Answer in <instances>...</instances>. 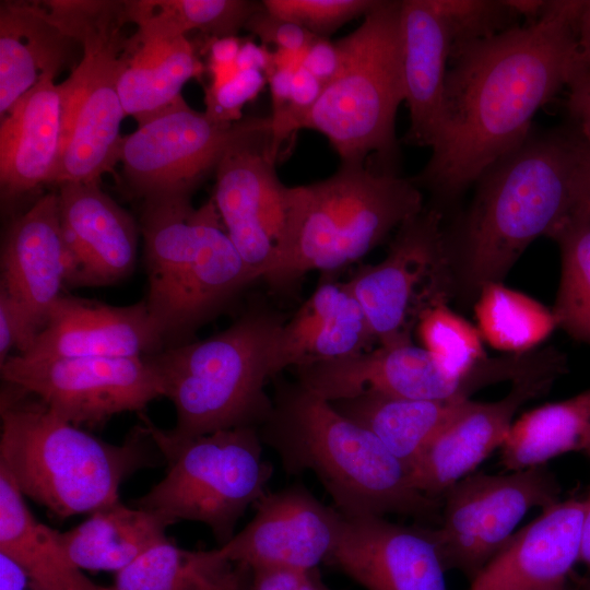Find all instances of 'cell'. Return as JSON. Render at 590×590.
<instances>
[{
    "label": "cell",
    "instance_id": "cell-21",
    "mask_svg": "<svg viewBox=\"0 0 590 590\" xmlns=\"http://www.w3.org/2000/svg\"><path fill=\"white\" fill-rule=\"evenodd\" d=\"M163 350L145 299L111 306L63 294L27 351L16 355L31 359L146 357Z\"/></svg>",
    "mask_w": 590,
    "mask_h": 590
},
{
    "label": "cell",
    "instance_id": "cell-38",
    "mask_svg": "<svg viewBox=\"0 0 590 590\" xmlns=\"http://www.w3.org/2000/svg\"><path fill=\"white\" fill-rule=\"evenodd\" d=\"M378 0H264L271 14L328 38L349 21L366 15Z\"/></svg>",
    "mask_w": 590,
    "mask_h": 590
},
{
    "label": "cell",
    "instance_id": "cell-14",
    "mask_svg": "<svg viewBox=\"0 0 590 590\" xmlns=\"http://www.w3.org/2000/svg\"><path fill=\"white\" fill-rule=\"evenodd\" d=\"M0 373L3 382L33 393L79 427L98 428L123 412L144 413L163 397L149 356L31 359L13 354Z\"/></svg>",
    "mask_w": 590,
    "mask_h": 590
},
{
    "label": "cell",
    "instance_id": "cell-3",
    "mask_svg": "<svg viewBox=\"0 0 590 590\" xmlns=\"http://www.w3.org/2000/svg\"><path fill=\"white\" fill-rule=\"evenodd\" d=\"M258 432L287 473H314L341 514H392L439 524L441 499L416 489L405 465L374 434L297 380L276 384Z\"/></svg>",
    "mask_w": 590,
    "mask_h": 590
},
{
    "label": "cell",
    "instance_id": "cell-37",
    "mask_svg": "<svg viewBox=\"0 0 590 590\" xmlns=\"http://www.w3.org/2000/svg\"><path fill=\"white\" fill-rule=\"evenodd\" d=\"M434 1L447 20L451 34V51L517 26L510 23L518 15L507 0Z\"/></svg>",
    "mask_w": 590,
    "mask_h": 590
},
{
    "label": "cell",
    "instance_id": "cell-33",
    "mask_svg": "<svg viewBox=\"0 0 590 590\" xmlns=\"http://www.w3.org/2000/svg\"><path fill=\"white\" fill-rule=\"evenodd\" d=\"M232 566L220 547L190 551L166 539L117 571L106 590H212Z\"/></svg>",
    "mask_w": 590,
    "mask_h": 590
},
{
    "label": "cell",
    "instance_id": "cell-9",
    "mask_svg": "<svg viewBox=\"0 0 590 590\" xmlns=\"http://www.w3.org/2000/svg\"><path fill=\"white\" fill-rule=\"evenodd\" d=\"M141 424L167 464L164 477L135 507L156 511L174 523L206 526L219 546L228 543L250 505L268 491L273 467L262 456L256 427H237L184 438L157 427L144 414Z\"/></svg>",
    "mask_w": 590,
    "mask_h": 590
},
{
    "label": "cell",
    "instance_id": "cell-50",
    "mask_svg": "<svg viewBox=\"0 0 590 590\" xmlns=\"http://www.w3.org/2000/svg\"><path fill=\"white\" fill-rule=\"evenodd\" d=\"M585 453L590 460V445ZM590 573V489L585 497L580 560Z\"/></svg>",
    "mask_w": 590,
    "mask_h": 590
},
{
    "label": "cell",
    "instance_id": "cell-34",
    "mask_svg": "<svg viewBox=\"0 0 590 590\" xmlns=\"http://www.w3.org/2000/svg\"><path fill=\"white\" fill-rule=\"evenodd\" d=\"M547 237L560 251V280L552 310L557 327L590 343V200H583Z\"/></svg>",
    "mask_w": 590,
    "mask_h": 590
},
{
    "label": "cell",
    "instance_id": "cell-6",
    "mask_svg": "<svg viewBox=\"0 0 590 590\" xmlns=\"http://www.w3.org/2000/svg\"><path fill=\"white\" fill-rule=\"evenodd\" d=\"M424 208L410 178L364 164H341L330 177L287 187V217L278 259L262 281L294 290L309 272L349 266Z\"/></svg>",
    "mask_w": 590,
    "mask_h": 590
},
{
    "label": "cell",
    "instance_id": "cell-11",
    "mask_svg": "<svg viewBox=\"0 0 590 590\" xmlns=\"http://www.w3.org/2000/svg\"><path fill=\"white\" fill-rule=\"evenodd\" d=\"M444 213L427 205L397 229L384 260L345 282L382 346L411 343L422 316L457 293Z\"/></svg>",
    "mask_w": 590,
    "mask_h": 590
},
{
    "label": "cell",
    "instance_id": "cell-52",
    "mask_svg": "<svg viewBox=\"0 0 590 590\" xmlns=\"http://www.w3.org/2000/svg\"><path fill=\"white\" fill-rule=\"evenodd\" d=\"M26 590H43L39 586H37L31 578V582Z\"/></svg>",
    "mask_w": 590,
    "mask_h": 590
},
{
    "label": "cell",
    "instance_id": "cell-29",
    "mask_svg": "<svg viewBox=\"0 0 590 590\" xmlns=\"http://www.w3.org/2000/svg\"><path fill=\"white\" fill-rule=\"evenodd\" d=\"M57 532L35 518L0 464V553L16 560L43 590H106L71 562Z\"/></svg>",
    "mask_w": 590,
    "mask_h": 590
},
{
    "label": "cell",
    "instance_id": "cell-16",
    "mask_svg": "<svg viewBox=\"0 0 590 590\" xmlns=\"http://www.w3.org/2000/svg\"><path fill=\"white\" fill-rule=\"evenodd\" d=\"M245 528L220 547L233 564L250 569H318L337 543L342 514L320 502L305 485L267 491Z\"/></svg>",
    "mask_w": 590,
    "mask_h": 590
},
{
    "label": "cell",
    "instance_id": "cell-23",
    "mask_svg": "<svg viewBox=\"0 0 590 590\" xmlns=\"http://www.w3.org/2000/svg\"><path fill=\"white\" fill-rule=\"evenodd\" d=\"M376 342L366 315L347 285L323 280L285 320L274 346L276 373L354 356Z\"/></svg>",
    "mask_w": 590,
    "mask_h": 590
},
{
    "label": "cell",
    "instance_id": "cell-55",
    "mask_svg": "<svg viewBox=\"0 0 590 590\" xmlns=\"http://www.w3.org/2000/svg\"><path fill=\"white\" fill-rule=\"evenodd\" d=\"M332 590V589H331Z\"/></svg>",
    "mask_w": 590,
    "mask_h": 590
},
{
    "label": "cell",
    "instance_id": "cell-13",
    "mask_svg": "<svg viewBox=\"0 0 590 590\" xmlns=\"http://www.w3.org/2000/svg\"><path fill=\"white\" fill-rule=\"evenodd\" d=\"M271 132V117L216 122L182 99L122 137L119 161L131 188L144 199L189 194L225 154Z\"/></svg>",
    "mask_w": 590,
    "mask_h": 590
},
{
    "label": "cell",
    "instance_id": "cell-40",
    "mask_svg": "<svg viewBox=\"0 0 590 590\" xmlns=\"http://www.w3.org/2000/svg\"><path fill=\"white\" fill-rule=\"evenodd\" d=\"M245 28L257 35L263 44L292 51L306 50L318 38L304 27L271 14L263 4L251 15Z\"/></svg>",
    "mask_w": 590,
    "mask_h": 590
},
{
    "label": "cell",
    "instance_id": "cell-15",
    "mask_svg": "<svg viewBox=\"0 0 590 590\" xmlns=\"http://www.w3.org/2000/svg\"><path fill=\"white\" fill-rule=\"evenodd\" d=\"M271 132L229 150L215 169L213 201L256 280L274 266L287 217V187L275 172Z\"/></svg>",
    "mask_w": 590,
    "mask_h": 590
},
{
    "label": "cell",
    "instance_id": "cell-44",
    "mask_svg": "<svg viewBox=\"0 0 590 590\" xmlns=\"http://www.w3.org/2000/svg\"><path fill=\"white\" fill-rule=\"evenodd\" d=\"M20 343L19 319L9 297L0 291V365L12 356L13 350L19 352Z\"/></svg>",
    "mask_w": 590,
    "mask_h": 590
},
{
    "label": "cell",
    "instance_id": "cell-8",
    "mask_svg": "<svg viewBox=\"0 0 590 590\" xmlns=\"http://www.w3.org/2000/svg\"><path fill=\"white\" fill-rule=\"evenodd\" d=\"M402 0H378L351 34L335 42L341 64L302 128L322 133L341 164H364L394 172L399 145L394 131L404 101Z\"/></svg>",
    "mask_w": 590,
    "mask_h": 590
},
{
    "label": "cell",
    "instance_id": "cell-35",
    "mask_svg": "<svg viewBox=\"0 0 590 590\" xmlns=\"http://www.w3.org/2000/svg\"><path fill=\"white\" fill-rule=\"evenodd\" d=\"M476 299L477 330L482 339L499 351L530 352L557 327L552 310L502 282L485 285Z\"/></svg>",
    "mask_w": 590,
    "mask_h": 590
},
{
    "label": "cell",
    "instance_id": "cell-43",
    "mask_svg": "<svg viewBox=\"0 0 590 590\" xmlns=\"http://www.w3.org/2000/svg\"><path fill=\"white\" fill-rule=\"evenodd\" d=\"M568 87L567 109L574 132L590 146V78L575 80Z\"/></svg>",
    "mask_w": 590,
    "mask_h": 590
},
{
    "label": "cell",
    "instance_id": "cell-49",
    "mask_svg": "<svg viewBox=\"0 0 590 590\" xmlns=\"http://www.w3.org/2000/svg\"><path fill=\"white\" fill-rule=\"evenodd\" d=\"M307 49L302 51H292L285 49H276L272 52L273 70H287L295 72L303 66Z\"/></svg>",
    "mask_w": 590,
    "mask_h": 590
},
{
    "label": "cell",
    "instance_id": "cell-45",
    "mask_svg": "<svg viewBox=\"0 0 590 590\" xmlns=\"http://www.w3.org/2000/svg\"><path fill=\"white\" fill-rule=\"evenodd\" d=\"M583 78H590V0L585 2L578 21L569 83Z\"/></svg>",
    "mask_w": 590,
    "mask_h": 590
},
{
    "label": "cell",
    "instance_id": "cell-19",
    "mask_svg": "<svg viewBox=\"0 0 590 590\" xmlns=\"http://www.w3.org/2000/svg\"><path fill=\"white\" fill-rule=\"evenodd\" d=\"M69 268L67 286H107L129 276L140 227L99 182H64L58 191Z\"/></svg>",
    "mask_w": 590,
    "mask_h": 590
},
{
    "label": "cell",
    "instance_id": "cell-20",
    "mask_svg": "<svg viewBox=\"0 0 590 590\" xmlns=\"http://www.w3.org/2000/svg\"><path fill=\"white\" fill-rule=\"evenodd\" d=\"M555 379L539 376L518 380L496 401L464 400L410 470L413 486L441 499L449 487L500 448L517 411L548 391Z\"/></svg>",
    "mask_w": 590,
    "mask_h": 590
},
{
    "label": "cell",
    "instance_id": "cell-17",
    "mask_svg": "<svg viewBox=\"0 0 590 590\" xmlns=\"http://www.w3.org/2000/svg\"><path fill=\"white\" fill-rule=\"evenodd\" d=\"M326 564L365 590H448L434 528L405 526L386 516L342 514Z\"/></svg>",
    "mask_w": 590,
    "mask_h": 590
},
{
    "label": "cell",
    "instance_id": "cell-12",
    "mask_svg": "<svg viewBox=\"0 0 590 590\" xmlns=\"http://www.w3.org/2000/svg\"><path fill=\"white\" fill-rule=\"evenodd\" d=\"M560 487L545 467L507 474H469L441 496L434 528L441 560L473 580L514 535L529 510L557 503Z\"/></svg>",
    "mask_w": 590,
    "mask_h": 590
},
{
    "label": "cell",
    "instance_id": "cell-7",
    "mask_svg": "<svg viewBox=\"0 0 590 590\" xmlns=\"http://www.w3.org/2000/svg\"><path fill=\"white\" fill-rule=\"evenodd\" d=\"M284 317L256 306L204 340L149 356L176 411L174 435L189 438L237 427L259 428L272 399L266 385L278 373L274 346Z\"/></svg>",
    "mask_w": 590,
    "mask_h": 590
},
{
    "label": "cell",
    "instance_id": "cell-53",
    "mask_svg": "<svg viewBox=\"0 0 590 590\" xmlns=\"http://www.w3.org/2000/svg\"><path fill=\"white\" fill-rule=\"evenodd\" d=\"M583 588H585V590H590V577H589L588 580L586 581Z\"/></svg>",
    "mask_w": 590,
    "mask_h": 590
},
{
    "label": "cell",
    "instance_id": "cell-47",
    "mask_svg": "<svg viewBox=\"0 0 590 590\" xmlns=\"http://www.w3.org/2000/svg\"><path fill=\"white\" fill-rule=\"evenodd\" d=\"M252 571L241 564H233L229 571L212 590H250Z\"/></svg>",
    "mask_w": 590,
    "mask_h": 590
},
{
    "label": "cell",
    "instance_id": "cell-42",
    "mask_svg": "<svg viewBox=\"0 0 590 590\" xmlns=\"http://www.w3.org/2000/svg\"><path fill=\"white\" fill-rule=\"evenodd\" d=\"M341 64L337 43L318 37L307 49L303 67L320 83L327 85L339 72Z\"/></svg>",
    "mask_w": 590,
    "mask_h": 590
},
{
    "label": "cell",
    "instance_id": "cell-46",
    "mask_svg": "<svg viewBox=\"0 0 590 590\" xmlns=\"http://www.w3.org/2000/svg\"><path fill=\"white\" fill-rule=\"evenodd\" d=\"M236 63L239 69H258L266 76L273 71L272 52L252 42L241 43Z\"/></svg>",
    "mask_w": 590,
    "mask_h": 590
},
{
    "label": "cell",
    "instance_id": "cell-2",
    "mask_svg": "<svg viewBox=\"0 0 590 590\" xmlns=\"http://www.w3.org/2000/svg\"><path fill=\"white\" fill-rule=\"evenodd\" d=\"M575 132H531L488 166L457 228L446 233L457 292L477 297L502 282L523 251L587 198L577 172Z\"/></svg>",
    "mask_w": 590,
    "mask_h": 590
},
{
    "label": "cell",
    "instance_id": "cell-22",
    "mask_svg": "<svg viewBox=\"0 0 590 590\" xmlns=\"http://www.w3.org/2000/svg\"><path fill=\"white\" fill-rule=\"evenodd\" d=\"M585 498L558 500L516 531L470 590H562L580 560Z\"/></svg>",
    "mask_w": 590,
    "mask_h": 590
},
{
    "label": "cell",
    "instance_id": "cell-27",
    "mask_svg": "<svg viewBox=\"0 0 590 590\" xmlns=\"http://www.w3.org/2000/svg\"><path fill=\"white\" fill-rule=\"evenodd\" d=\"M203 70L186 36L160 38L134 33L122 54L118 93L126 113L141 126L182 101L187 81Z\"/></svg>",
    "mask_w": 590,
    "mask_h": 590
},
{
    "label": "cell",
    "instance_id": "cell-25",
    "mask_svg": "<svg viewBox=\"0 0 590 590\" xmlns=\"http://www.w3.org/2000/svg\"><path fill=\"white\" fill-rule=\"evenodd\" d=\"M404 101L410 125L404 143L432 148L442 107L451 34L434 0H402Z\"/></svg>",
    "mask_w": 590,
    "mask_h": 590
},
{
    "label": "cell",
    "instance_id": "cell-36",
    "mask_svg": "<svg viewBox=\"0 0 590 590\" xmlns=\"http://www.w3.org/2000/svg\"><path fill=\"white\" fill-rule=\"evenodd\" d=\"M415 332L423 349L450 376L479 377L489 385L505 380L503 362L485 355L477 328L453 312L447 304L427 310Z\"/></svg>",
    "mask_w": 590,
    "mask_h": 590
},
{
    "label": "cell",
    "instance_id": "cell-26",
    "mask_svg": "<svg viewBox=\"0 0 590 590\" xmlns=\"http://www.w3.org/2000/svg\"><path fill=\"white\" fill-rule=\"evenodd\" d=\"M40 2L1 1L0 117L46 78H56L71 43Z\"/></svg>",
    "mask_w": 590,
    "mask_h": 590
},
{
    "label": "cell",
    "instance_id": "cell-18",
    "mask_svg": "<svg viewBox=\"0 0 590 590\" xmlns=\"http://www.w3.org/2000/svg\"><path fill=\"white\" fill-rule=\"evenodd\" d=\"M69 255L62 233L58 193L40 197L10 225L1 249L0 291L20 323L16 354L27 351L46 324L67 286Z\"/></svg>",
    "mask_w": 590,
    "mask_h": 590
},
{
    "label": "cell",
    "instance_id": "cell-31",
    "mask_svg": "<svg viewBox=\"0 0 590 590\" xmlns=\"http://www.w3.org/2000/svg\"><path fill=\"white\" fill-rule=\"evenodd\" d=\"M590 445V388L565 400L532 409L514 421L500 446L508 471L545 465Z\"/></svg>",
    "mask_w": 590,
    "mask_h": 590
},
{
    "label": "cell",
    "instance_id": "cell-1",
    "mask_svg": "<svg viewBox=\"0 0 590 590\" xmlns=\"http://www.w3.org/2000/svg\"><path fill=\"white\" fill-rule=\"evenodd\" d=\"M586 1H547L542 16L451 51L432 155L413 178L433 198L456 200L520 145L535 113L568 85Z\"/></svg>",
    "mask_w": 590,
    "mask_h": 590
},
{
    "label": "cell",
    "instance_id": "cell-54",
    "mask_svg": "<svg viewBox=\"0 0 590 590\" xmlns=\"http://www.w3.org/2000/svg\"><path fill=\"white\" fill-rule=\"evenodd\" d=\"M562 590H570L568 586H566L565 588H563Z\"/></svg>",
    "mask_w": 590,
    "mask_h": 590
},
{
    "label": "cell",
    "instance_id": "cell-32",
    "mask_svg": "<svg viewBox=\"0 0 590 590\" xmlns=\"http://www.w3.org/2000/svg\"><path fill=\"white\" fill-rule=\"evenodd\" d=\"M261 5L245 0H128L125 11L143 37H179L198 30L222 38L235 36Z\"/></svg>",
    "mask_w": 590,
    "mask_h": 590
},
{
    "label": "cell",
    "instance_id": "cell-39",
    "mask_svg": "<svg viewBox=\"0 0 590 590\" xmlns=\"http://www.w3.org/2000/svg\"><path fill=\"white\" fill-rule=\"evenodd\" d=\"M267 81L264 72L258 69H239L221 84H210L205 90V114L222 123L241 119V108L253 99Z\"/></svg>",
    "mask_w": 590,
    "mask_h": 590
},
{
    "label": "cell",
    "instance_id": "cell-41",
    "mask_svg": "<svg viewBox=\"0 0 590 590\" xmlns=\"http://www.w3.org/2000/svg\"><path fill=\"white\" fill-rule=\"evenodd\" d=\"M250 590H331L318 569L305 571L287 568L251 569Z\"/></svg>",
    "mask_w": 590,
    "mask_h": 590
},
{
    "label": "cell",
    "instance_id": "cell-48",
    "mask_svg": "<svg viewBox=\"0 0 590 590\" xmlns=\"http://www.w3.org/2000/svg\"><path fill=\"white\" fill-rule=\"evenodd\" d=\"M512 11L519 16L523 15L529 23L538 21L547 4L544 0H507Z\"/></svg>",
    "mask_w": 590,
    "mask_h": 590
},
{
    "label": "cell",
    "instance_id": "cell-24",
    "mask_svg": "<svg viewBox=\"0 0 590 590\" xmlns=\"http://www.w3.org/2000/svg\"><path fill=\"white\" fill-rule=\"evenodd\" d=\"M63 93L46 78L1 118L0 184L14 198L42 184L55 182L63 138Z\"/></svg>",
    "mask_w": 590,
    "mask_h": 590
},
{
    "label": "cell",
    "instance_id": "cell-28",
    "mask_svg": "<svg viewBox=\"0 0 590 590\" xmlns=\"http://www.w3.org/2000/svg\"><path fill=\"white\" fill-rule=\"evenodd\" d=\"M174 522L144 508L120 500L88 515L70 530L57 532L58 541L80 569L119 571L145 551L166 540Z\"/></svg>",
    "mask_w": 590,
    "mask_h": 590
},
{
    "label": "cell",
    "instance_id": "cell-4",
    "mask_svg": "<svg viewBox=\"0 0 590 590\" xmlns=\"http://www.w3.org/2000/svg\"><path fill=\"white\" fill-rule=\"evenodd\" d=\"M0 464L24 496L58 519L119 502L130 475L163 460L142 424L122 444H109L9 382L0 391Z\"/></svg>",
    "mask_w": 590,
    "mask_h": 590
},
{
    "label": "cell",
    "instance_id": "cell-30",
    "mask_svg": "<svg viewBox=\"0 0 590 590\" xmlns=\"http://www.w3.org/2000/svg\"><path fill=\"white\" fill-rule=\"evenodd\" d=\"M463 401L367 392L331 403L341 414L374 434L410 472Z\"/></svg>",
    "mask_w": 590,
    "mask_h": 590
},
{
    "label": "cell",
    "instance_id": "cell-10",
    "mask_svg": "<svg viewBox=\"0 0 590 590\" xmlns=\"http://www.w3.org/2000/svg\"><path fill=\"white\" fill-rule=\"evenodd\" d=\"M121 1L85 0L62 16V32L83 48V56L66 81L63 138L55 184L99 182L119 161L126 116L118 79L127 37Z\"/></svg>",
    "mask_w": 590,
    "mask_h": 590
},
{
    "label": "cell",
    "instance_id": "cell-51",
    "mask_svg": "<svg viewBox=\"0 0 590 590\" xmlns=\"http://www.w3.org/2000/svg\"><path fill=\"white\" fill-rule=\"evenodd\" d=\"M577 172L582 193L590 200V146L581 140L578 148Z\"/></svg>",
    "mask_w": 590,
    "mask_h": 590
},
{
    "label": "cell",
    "instance_id": "cell-5",
    "mask_svg": "<svg viewBox=\"0 0 590 590\" xmlns=\"http://www.w3.org/2000/svg\"><path fill=\"white\" fill-rule=\"evenodd\" d=\"M140 231L149 282L145 302L164 349L192 341L257 281L212 198L199 208L189 194L146 198Z\"/></svg>",
    "mask_w": 590,
    "mask_h": 590
}]
</instances>
